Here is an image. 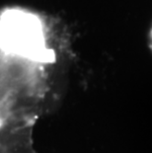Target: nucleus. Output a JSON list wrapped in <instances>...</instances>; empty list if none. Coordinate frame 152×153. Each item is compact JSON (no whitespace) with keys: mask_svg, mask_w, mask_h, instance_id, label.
Listing matches in <instances>:
<instances>
[{"mask_svg":"<svg viewBox=\"0 0 152 153\" xmlns=\"http://www.w3.org/2000/svg\"><path fill=\"white\" fill-rule=\"evenodd\" d=\"M149 47H150V50L152 51V28H151V31H150V34H149Z\"/></svg>","mask_w":152,"mask_h":153,"instance_id":"1","label":"nucleus"},{"mask_svg":"<svg viewBox=\"0 0 152 153\" xmlns=\"http://www.w3.org/2000/svg\"><path fill=\"white\" fill-rule=\"evenodd\" d=\"M0 153H3V152H2V151H1V150H0Z\"/></svg>","mask_w":152,"mask_h":153,"instance_id":"2","label":"nucleus"}]
</instances>
